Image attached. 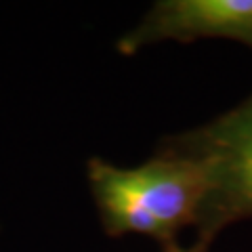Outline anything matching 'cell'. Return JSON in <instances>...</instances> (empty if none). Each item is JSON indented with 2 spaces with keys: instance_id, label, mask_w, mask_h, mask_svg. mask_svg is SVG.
<instances>
[{
  "instance_id": "cell-1",
  "label": "cell",
  "mask_w": 252,
  "mask_h": 252,
  "mask_svg": "<svg viewBox=\"0 0 252 252\" xmlns=\"http://www.w3.org/2000/svg\"><path fill=\"white\" fill-rule=\"evenodd\" d=\"M86 179L105 233L147 235L162 248L177 246L179 233L195 227L206 195V181L193 162L158 149L135 168L91 158Z\"/></svg>"
},
{
  "instance_id": "cell-2",
  "label": "cell",
  "mask_w": 252,
  "mask_h": 252,
  "mask_svg": "<svg viewBox=\"0 0 252 252\" xmlns=\"http://www.w3.org/2000/svg\"><path fill=\"white\" fill-rule=\"evenodd\" d=\"M156 149L193 162L206 181L193 248L208 252L225 227L252 219V93L215 120L162 139Z\"/></svg>"
},
{
  "instance_id": "cell-4",
  "label": "cell",
  "mask_w": 252,
  "mask_h": 252,
  "mask_svg": "<svg viewBox=\"0 0 252 252\" xmlns=\"http://www.w3.org/2000/svg\"><path fill=\"white\" fill-rule=\"evenodd\" d=\"M162 252H204V250H198V248H193V246H181V244H177V246L162 248Z\"/></svg>"
},
{
  "instance_id": "cell-3",
  "label": "cell",
  "mask_w": 252,
  "mask_h": 252,
  "mask_svg": "<svg viewBox=\"0 0 252 252\" xmlns=\"http://www.w3.org/2000/svg\"><path fill=\"white\" fill-rule=\"evenodd\" d=\"M204 38L252 49V0H158L135 28L118 38L116 49L135 55L152 44H189Z\"/></svg>"
}]
</instances>
